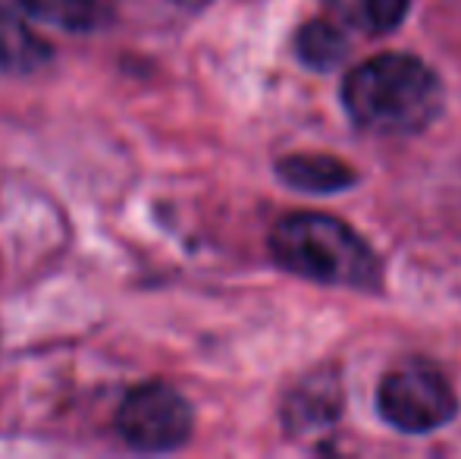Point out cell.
Segmentation results:
<instances>
[{"instance_id":"6da1fadb","label":"cell","mask_w":461,"mask_h":459,"mask_svg":"<svg viewBox=\"0 0 461 459\" xmlns=\"http://www.w3.org/2000/svg\"><path fill=\"white\" fill-rule=\"evenodd\" d=\"M342 105L367 133L414 135L443 114V82L420 57L380 54L346 76Z\"/></svg>"},{"instance_id":"7a4b0ae2","label":"cell","mask_w":461,"mask_h":459,"mask_svg":"<svg viewBox=\"0 0 461 459\" xmlns=\"http://www.w3.org/2000/svg\"><path fill=\"white\" fill-rule=\"evenodd\" d=\"M279 268L330 287L376 289L383 268L376 252L348 224L330 215H289L270 233Z\"/></svg>"},{"instance_id":"3957f363","label":"cell","mask_w":461,"mask_h":459,"mask_svg":"<svg viewBox=\"0 0 461 459\" xmlns=\"http://www.w3.org/2000/svg\"><path fill=\"white\" fill-rule=\"evenodd\" d=\"M376 406H380V416L405 435L437 431L449 425L458 412L452 384L439 368L427 365V362H405V365L393 368L380 381Z\"/></svg>"},{"instance_id":"277c9868","label":"cell","mask_w":461,"mask_h":459,"mask_svg":"<svg viewBox=\"0 0 461 459\" xmlns=\"http://www.w3.org/2000/svg\"><path fill=\"white\" fill-rule=\"evenodd\" d=\"M192 406L167 384H141L122 399L116 412V431L129 447L141 454H167L183 447L192 435Z\"/></svg>"},{"instance_id":"5b68a950","label":"cell","mask_w":461,"mask_h":459,"mask_svg":"<svg viewBox=\"0 0 461 459\" xmlns=\"http://www.w3.org/2000/svg\"><path fill=\"white\" fill-rule=\"evenodd\" d=\"M276 177L292 189L311 196H330L358 183V173L333 154H289L276 164Z\"/></svg>"},{"instance_id":"8992f818","label":"cell","mask_w":461,"mask_h":459,"mask_svg":"<svg viewBox=\"0 0 461 459\" xmlns=\"http://www.w3.org/2000/svg\"><path fill=\"white\" fill-rule=\"evenodd\" d=\"M50 63V48L23 16L0 4V69L13 76L41 73Z\"/></svg>"},{"instance_id":"52a82bcc","label":"cell","mask_w":461,"mask_h":459,"mask_svg":"<svg viewBox=\"0 0 461 459\" xmlns=\"http://www.w3.org/2000/svg\"><path fill=\"white\" fill-rule=\"evenodd\" d=\"M342 412V390L336 378H323V374H314L311 381H302L295 387V393L285 403V425L295 431L304 428H321V425H330L336 416Z\"/></svg>"},{"instance_id":"ba28073f","label":"cell","mask_w":461,"mask_h":459,"mask_svg":"<svg viewBox=\"0 0 461 459\" xmlns=\"http://www.w3.org/2000/svg\"><path fill=\"white\" fill-rule=\"evenodd\" d=\"M19 10L67 32H92L107 19L110 0H16Z\"/></svg>"},{"instance_id":"9c48e42d","label":"cell","mask_w":461,"mask_h":459,"mask_svg":"<svg viewBox=\"0 0 461 459\" xmlns=\"http://www.w3.org/2000/svg\"><path fill=\"white\" fill-rule=\"evenodd\" d=\"M295 54L298 60L308 69H327L339 67L348 54V38L339 25L327 23V19H314V23H304L295 35Z\"/></svg>"},{"instance_id":"30bf717a","label":"cell","mask_w":461,"mask_h":459,"mask_svg":"<svg viewBox=\"0 0 461 459\" xmlns=\"http://www.w3.org/2000/svg\"><path fill=\"white\" fill-rule=\"evenodd\" d=\"M330 6L352 29L367 35H386L402 25L411 0H330Z\"/></svg>"}]
</instances>
